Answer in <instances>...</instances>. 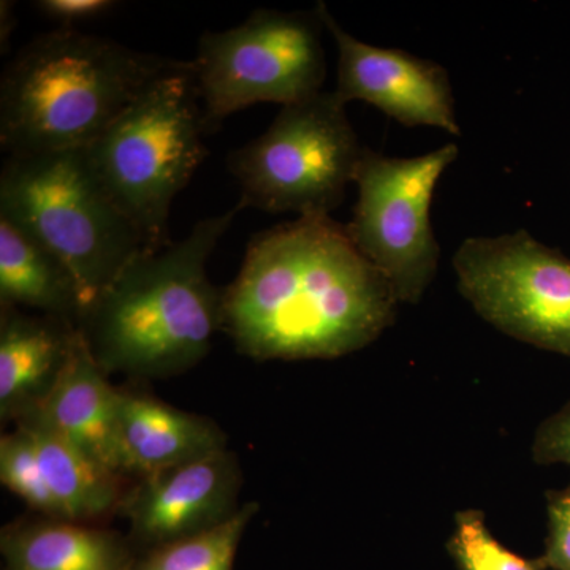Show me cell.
I'll use <instances>...</instances> for the list:
<instances>
[{"label": "cell", "mask_w": 570, "mask_h": 570, "mask_svg": "<svg viewBox=\"0 0 570 570\" xmlns=\"http://www.w3.org/2000/svg\"><path fill=\"white\" fill-rule=\"evenodd\" d=\"M0 557L2 570H132L138 554L100 524L39 517L3 528Z\"/></svg>", "instance_id": "cell-15"}, {"label": "cell", "mask_w": 570, "mask_h": 570, "mask_svg": "<svg viewBox=\"0 0 570 570\" xmlns=\"http://www.w3.org/2000/svg\"><path fill=\"white\" fill-rule=\"evenodd\" d=\"M335 91L283 107L261 137L228 156L239 208L330 216L343 204L366 148Z\"/></svg>", "instance_id": "cell-6"}, {"label": "cell", "mask_w": 570, "mask_h": 570, "mask_svg": "<svg viewBox=\"0 0 570 570\" xmlns=\"http://www.w3.org/2000/svg\"><path fill=\"white\" fill-rule=\"evenodd\" d=\"M36 6L50 20L59 22L62 29H73L75 24L104 17L118 3L111 0H41Z\"/></svg>", "instance_id": "cell-23"}, {"label": "cell", "mask_w": 570, "mask_h": 570, "mask_svg": "<svg viewBox=\"0 0 570 570\" xmlns=\"http://www.w3.org/2000/svg\"><path fill=\"white\" fill-rule=\"evenodd\" d=\"M448 547L459 570H542L538 562L505 549L491 534L483 512L475 509L456 513Z\"/></svg>", "instance_id": "cell-19"}, {"label": "cell", "mask_w": 570, "mask_h": 570, "mask_svg": "<svg viewBox=\"0 0 570 570\" xmlns=\"http://www.w3.org/2000/svg\"><path fill=\"white\" fill-rule=\"evenodd\" d=\"M0 419L18 422L50 395L77 325L0 307Z\"/></svg>", "instance_id": "cell-14"}, {"label": "cell", "mask_w": 570, "mask_h": 570, "mask_svg": "<svg viewBox=\"0 0 570 570\" xmlns=\"http://www.w3.org/2000/svg\"><path fill=\"white\" fill-rule=\"evenodd\" d=\"M257 512V502H249L212 530L138 554L132 570H234L239 542Z\"/></svg>", "instance_id": "cell-18"}, {"label": "cell", "mask_w": 570, "mask_h": 570, "mask_svg": "<svg viewBox=\"0 0 570 570\" xmlns=\"http://www.w3.org/2000/svg\"><path fill=\"white\" fill-rule=\"evenodd\" d=\"M0 32H2V47H6V41H9L11 33L10 22L13 20V9H11L10 2H2V7H0Z\"/></svg>", "instance_id": "cell-24"}, {"label": "cell", "mask_w": 570, "mask_h": 570, "mask_svg": "<svg viewBox=\"0 0 570 570\" xmlns=\"http://www.w3.org/2000/svg\"><path fill=\"white\" fill-rule=\"evenodd\" d=\"M0 216L67 266L80 292L82 317L146 250L134 225L97 181L82 149L7 156Z\"/></svg>", "instance_id": "cell-5"}, {"label": "cell", "mask_w": 570, "mask_h": 570, "mask_svg": "<svg viewBox=\"0 0 570 570\" xmlns=\"http://www.w3.org/2000/svg\"><path fill=\"white\" fill-rule=\"evenodd\" d=\"M397 303L346 225L298 217L254 236L224 291L223 328L258 362L333 360L373 344Z\"/></svg>", "instance_id": "cell-1"}, {"label": "cell", "mask_w": 570, "mask_h": 570, "mask_svg": "<svg viewBox=\"0 0 570 570\" xmlns=\"http://www.w3.org/2000/svg\"><path fill=\"white\" fill-rule=\"evenodd\" d=\"M531 455L540 466H570V400L540 423L532 441Z\"/></svg>", "instance_id": "cell-22"}, {"label": "cell", "mask_w": 570, "mask_h": 570, "mask_svg": "<svg viewBox=\"0 0 570 570\" xmlns=\"http://www.w3.org/2000/svg\"><path fill=\"white\" fill-rule=\"evenodd\" d=\"M179 63L77 29L43 33L3 70L0 145L7 156L81 151Z\"/></svg>", "instance_id": "cell-3"}, {"label": "cell", "mask_w": 570, "mask_h": 570, "mask_svg": "<svg viewBox=\"0 0 570 570\" xmlns=\"http://www.w3.org/2000/svg\"><path fill=\"white\" fill-rule=\"evenodd\" d=\"M314 11L255 10L243 24L206 32L193 62L208 134L255 104H299L324 88L326 58Z\"/></svg>", "instance_id": "cell-7"}, {"label": "cell", "mask_w": 570, "mask_h": 570, "mask_svg": "<svg viewBox=\"0 0 570 570\" xmlns=\"http://www.w3.org/2000/svg\"><path fill=\"white\" fill-rule=\"evenodd\" d=\"M243 474L235 453L220 449L149 478L124 493L121 508L137 554L200 534L236 512Z\"/></svg>", "instance_id": "cell-11"}, {"label": "cell", "mask_w": 570, "mask_h": 570, "mask_svg": "<svg viewBox=\"0 0 570 570\" xmlns=\"http://www.w3.org/2000/svg\"><path fill=\"white\" fill-rule=\"evenodd\" d=\"M475 313L521 343L570 358V258L527 230L468 238L453 257Z\"/></svg>", "instance_id": "cell-9"}, {"label": "cell", "mask_w": 570, "mask_h": 570, "mask_svg": "<svg viewBox=\"0 0 570 570\" xmlns=\"http://www.w3.org/2000/svg\"><path fill=\"white\" fill-rule=\"evenodd\" d=\"M239 206L194 225L181 242L141 253L81 318L105 373L165 379L193 370L223 328L224 292L206 273Z\"/></svg>", "instance_id": "cell-2"}, {"label": "cell", "mask_w": 570, "mask_h": 570, "mask_svg": "<svg viewBox=\"0 0 570 570\" xmlns=\"http://www.w3.org/2000/svg\"><path fill=\"white\" fill-rule=\"evenodd\" d=\"M118 403L119 389L108 382V374L94 358L85 336L77 328L61 376L47 400L24 419L37 420L97 464L122 478Z\"/></svg>", "instance_id": "cell-12"}, {"label": "cell", "mask_w": 570, "mask_h": 570, "mask_svg": "<svg viewBox=\"0 0 570 570\" xmlns=\"http://www.w3.org/2000/svg\"><path fill=\"white\" fill-rule=\"evenodd\" d=\"M456 157L453 142L407 159L371 149L363 154L355 176L358 200L347 234L387 277L400 303H419L436 276L441 247L431 227V202Z\"/></svg>", "instance_id": "cell-8"}, {"label": "cell", "mask_w": 570, "mask_h": 570, "mask_svg": "<svg viewBox=\"0 0 570 570\" xmlns=\"http://www.w3.org/2000/svg\"><path fill=\"white\" fill-rule=\"evenodd\" d=\"M17 425L32 438L45 482L63 520L99 524L119 512L124 493L121 475L108 471L33 419Z\"/></svg>", "instance_id": "cell-17"}, {"label": "cell", "mask_w": 570, "mask_h": 570, "mask_svg": "<svg viewBox=\"0 0 570 570\" xmlns=\"http://www.w3.org/2000/svg\"><path fill=\"white\" fill-rule=\"evenodd\" d=\"M205 134L193 62L181 61L82 149L97 181L141 236L146 253L171 243V205L204 163Z\"/></svg>", "instance_id": "cell-4"}, {"label": "cell", "mask_w": 570, "mask_h": 570, "mask_svg": "<svg viewBox=\"0 0 570 570\" xmlns=\"http://www.w3.org/2000/svg\"><path fill=\"white\" fill-rule=\"evenodd\" d=\"M316 9L336 43L335 92L344 104L362 100L403 126L461 135L448 69L403 50L356 40L337 24L325 3L318 2Z\"/></svg>", "instance_id": "cell-10"}, {"label": "cell", "mask_w": 570, "mask_h": 570, "mask_svg": "<svg viewBox=\"0 0 570 570\" xmlns=\"http://www.w3.org/2000/svg\"><path fill=\"white\" fill-rule=\"evenodd\" d=\"M546 550L538 562L540 569L570 570V485L550 491L547 497Z\"/></svg>", "instance_id": "cell-21"}, {"label": "cell", "mask_w": 570, "mask_h": 570, "mask_svg": "<svg viewBox=\"0 0 570 570\" xmlns=\"http://www.w3.org/2000/svg\"><path fill=\"white\" fill-rule=\"evenodd\" d=\"M216 423L141 393L119 390L118 449L122 475L159 474L225 449Z\"/></svg>", "instance_id": "cell-13"}, {"label": "cell", "mask_w": 570, "mask_h": 570, "mask_svg": "<svg viewBox=\"0 0 570 570\" xmlns=\"http://www.w3.org/2000/svg\"><path fill=\"white\" fill-rule=\"evenodd\" d=\"M0 480L40 517L62 519L45 482L32 438L20 425L0 438Z\"/></svg>", "instance_id": "cell-20"}, {"label": "cell", "mask_w": 570, "mask_h": 570, "mask_svg": "<svg viewBox=\"0 0 570 570\" xmlns=\"http://www.w3.org/2000/svg\"><path fill=\"white\" fill-rule=\"evenodd\" d=\"M0 307L39 311L80 326L78 285L47 247L0 216Z\"/></svg>", "instance_id": "cell-16"}]
</instances>
